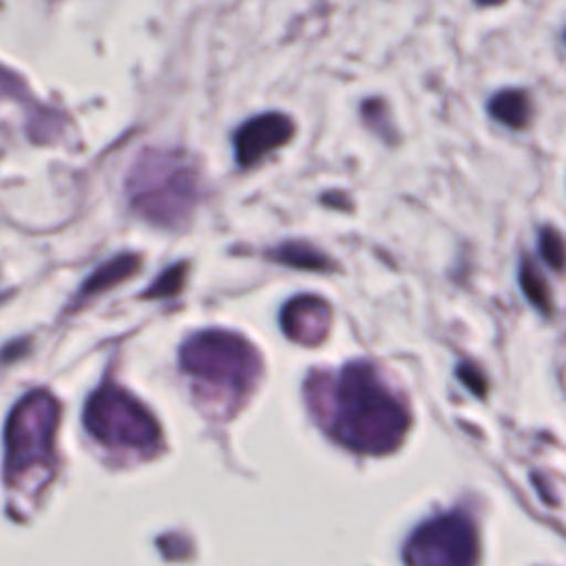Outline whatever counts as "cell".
<instances>
[{
    "label": "cell",
    "mask_w": 566,
    "mask_h": 566,
    "mask_svg": "<svg viewBox=\"0 0 566 566\" xmlns=\"http://www.w3.org/2000/svg\"><path fill=\"white\" fill-rule=\"evenodd\" d=\"M407 555L416 566H475L478 535L464 515L449 513L424 524L409 542Z\"/></svg>",
    "instance_id": "8992f818"
},
{
    "label": "cell",
    "mask_w": 566,
    "mask_h": 566,
    "mask_svg": "<svg viewBox=\"0 0 566 566\" xmlns=\"http://www.w3.org/2000/svg\"><path fill=\"white\" fill-rule=\"evenodd\" d=\"M188 274V263H175L166 268L144 292V298H170L181 292Z\"/></svg>",
    "instance_id": "4fadbf2b"
},
{
    "label": "cell",
    "mask_w": 566,
    "mask_h": 566,
    "mask_svg": "<svg viewBox=\"0 0 566 566\" xmlns=\"http://www.w3.org/2000/svg\"><path fill=\"white\" fill-rule=\"evenodd\" d=\"M458 374H460V378H462L475 394H482V391H484V378H482V374H480L473 365H462V367L458 369Z\"/></svg>",
    "instance_id": "9a60e30c"
},
{
    "label": "cell",
    "mask_w": 566,
    "mask_h": 566,
    "mask_svg": "<svg viewBox=\"0 0 566 566\" xmlns=\"http://www.w3.org/2000/svg\"><path fill=\"white\" fill-rule=\"evenodd\" d=\"M475 2L482 7H493V4H502L504 0H475Z\"/></svg>",
    "instance_id": "2e32d148"
},
{
    "label": "cell",
    "mask_w": 566,
    "mask_h": 566,
    "mask_svg": "<svg viewBox=\"0 0 566 566\" xmlns=\"http://www.w3.org/2000/svg\"><path fill=\"white\" fill-rule=\"evenodd\" d=\"M55 400L44 391L29 394L13 411L7 431V469L9 475L22 473L35 462H44L51 451V433L55 427Z\"/></svg>",
    "instance_id": "5b68a950"
},
{
    "label": "cell",
    "mask_w": 566,
    "mask_h": 566,
    "mask_svg": "<svg viewBox=\"0 0 566 566\" xmlns=\"http://www.w3.org/2000/svg\"><path fill=\"white\" fill-rule=\"evenodd\" d=\"M142 259L139 254L135 252H124V254H117L113 256L111 261L102 263L97 270L91 272V276L84 281V285L80 287V294H77V303L80 301H86V298H93L128 279H133L137 274V270L142 268Z\"/></svg>",
    "instance_id": "9c48e42d"
},
{
    "label": "cell",
    "mask_w": 566,
    "mask_h": 566,
    "mask_svg": "<svg viewBox=\"0 0 566 566\" xmlns=\"http://www.w3.org/2000/svg\"><path fill=\"white\" fill-rule=\"evenodd\" d=\"M489 113L500 124L520 130L531 122V99L520 88H504L491 97Z\"/></svg>",
    "instance_id": "8fae6325"
},
{
    "label": "cell",
    "mask_w": 566,
    "mask_h": 566,
    "mask_svg": "<svg viewBox=\"0 0 566 566\" xmlns=\"http://www.w3.org/2000/svg\"><path fill=\"white\" fill-rule=\"evenodd\" d=\"M332 325V307L314 294H301L285 303L281 312L283 332L303 345L321 343Z\"/></svg>",
    "instance_id": "ba28073f"
},
{
    "label": "cell",
    "mask_w": 566,
    "mask_h": 566,
    "mask_svg": "<svg viewBox=\"0 0 566 566\" xmlns=\"http://www.w3.org/2000/svg\"><path fill=\"white\" fill-rule=\"evenodd\" d=\"M126 195L148 223L177 228L190 219L201 197L197 159L177 148H146L126 175Z\"/></svg>",
    "instance_id": "7a4b0ae2"
},
{
    "label": "cell",
    "mask_w": 566,
    "mask_h": 566,
    "mask_svg": "<svg viewBox=\"0 0 566 566\" xmlns=\"http://www.w3.org/2000/svg\"><path fill=\"white\" fill-rule=\"evenodd\" d=\"M181 367L199 385L230 400L243 396L261 371L256 349L234 332L206 329L181 347Z\"/></svg>",
    "instance_id": "3957f363"
},
{
    "label": "cell",
    "mask_w": 566,
    "mask_h": 566,
    "mask_svg": "<svg viewBox=\"0 0 566 566\" xmlns=\"http://www.w3.org/2000/svg\"><path fill=\"white\" fill-rule=\"evenodd\" d=\"M520 287H522L524 296L528 298V303L533 307H537L542 314H551L553 312V301H551L548 283L542 276V272L537 270V265L531 259H526V256L520 261Z\"/></svg>",
    "instance_id": "7c38bea8"
},
{
    "label": "cell",
    "mask_w": 566,
    "mask_h": 566,
    "mask_svg": "<svg viewBox=\"0 0 566 566\" xmlns=\"http://www.w3.org/2000/svg\"><path fill=\"white\" fill-rule=\"evenodd\" d=\"M294 137V122L285 113H261L245 124L234 135L237 164L250 168L263 157L285 146Z\"/></svg>",
    "instance_id": "52a82bcc"
},
{
    "label": "cell",
    "mask_w": 566,
    "mask_h": 566,
    "mask_svg": "<svg viewBox=\"0 0 566 566\" xmlns=\"http://www.w3.org/2000/svg\"><path fill=\"white\" fill-rule=\"evenodd\" d=\"M265 256L270 261H276V263L287 265V268H296V270H312V272H332V270H336V263L325 252H321L318 248H314L307 241L279 243L276 248L268 250Z\"/></svg>",
    "instance_id": "30bf717a"
},
{
    "label": "cell",
    "mask_w": 566,
    "mask_h": 566,
    "mask_svg": "<svg viewBox=\"0 0 566 566\" xmlns=\"http://www.w3.org/2000/svg\"><path fill=\"white\" fill-rule=\"evenodd\" d=\"M88 431L108 442L126 447H155L159 433L153 418L124 389L104 385L86 405Z\"/></svg>",
    "instance_id": "277c9868"
},
{
    "label": "cell",
    "mask_w": 566,
    "mask_h": 566,
    "mask_svg": "<svg viewBox=\"0 0 566 566\" xmlns=\"http://www.w3.org/2000/svg\"><path fill=\"white\" fill-rule=\"evenodd\" d=\"M537 245H539V254L546 261V265H551L557 272H562L566 268V241H564L562 232H557L551 226L542 228Z\"/></svg>",
    "instance_id": "5bb4252c"
},
{
    "label": "cell",
    "mask_w": 566,
    "mask_h": 566,
    "mask_svg": "<svg viewBox=\"0 0 566 566\" xmlns=\"http://www.w3.org/2000/svg\"><path fill=\"white\" fill-rule=\"evenodd\" d=\"M334 436L358 451H387L407 427V413L378 371L363 363H349L332 380Z\"/></svg>",
    "instance_id": "6da1fadb"
}]
</instances>
